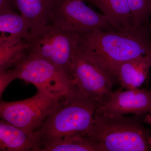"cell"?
<instances>
[{
  "label": "cell",
  "instance_id": "21",
  "mask_svg": "<svg viewBox=\"0 0 151 151\" xmlns=\"http://www.w3.org/2000/svg\"><path fill=\"white\" fill-rule=\"evenodd\" d=\"M147 30L148 31L149 33H150L151 35V19L150 20V25H149V29H147Z\"/></svg>",
  "mask_w": 151,
  "mask_h": 151
},
{
  "label": "cell",
  "instance_id": "15",
  "mask_svg": "<svg viewBox=\"0 0 151 151\" xmlns=\"http://www.w3.org/2000/svg\"><path fill=\"white\" fill-rule=\"evenodd\" d=\"M28 45L24 40L1 34L0 37V70L14 68L27 53Z\"/></svg>",
  "mask_w": 151,
  "mask_h": 151
},
{
  "label": "cell",
  "instance_id": "9",
  "mask_svg": "<svg viewBox=\"0 0 151 151\" xmlns=\"http://www.w3.org/2000/svg\"><path fill=\"white\" fill-rule=\"evenodd\" d=\"M96 113L111 115L151 113V92L145 89L119 90L113 92L107 103L99 106Z\"/></svg>",
  "mask_w": 151,
  "mask_h": 151
},
{
  "label": "cell",
  "instance_id": "5",
  "mask_svg": "<svg viewBox=\"0 0 151 151\" xmlns=\"http://www.w3.org/2000/svg\"><path fill=\"white\" fill-rule=\"evenodd\" d=\"M71 72L73 83L99 106L110 100L116 81L113 74L96 56L78 45L72 55Z\"/></svg>",
  "mask_w": 151,
  "mask_h": 151
},
{
  "label": "cell",
  "instance_id": "14",
  "mask_svg": "<svg viewBox=\"0 0 151 151\" xmlns=\"http://www.w3.org/2000/svg\"><path fill=\"white\" fill-rule=\"evenodd\" d=\"M40 151H105L99 143L93 140L84 133H76L43 141Z\"/></svg>",
  "mask_w": 151,
  "mask_h": 151
},
{
  "label": "cell",
  "instance_id": "12",
  "mask_svg": "<svg viewBox=\"0 0 151 151\" xmlns=\"http://www.w3.org/2000/svg\"><path fill=\"white\" fill-rule=\"evenodd\" d=\"M111 26L116 30L135 26L128 0H92Z\"/></svg>",
  "mask_w": 151,
  "mask_h": 151
},
{
  "label": "cell",
  "instance_id": "24",
  "mask_svg": "<svg viewBox=\"0 0 151 151\" xmlns=\"http://www.w3.org/2000/svg\"><path fill=\"white\" fill-rule=\"evenodd\" d=\"M150 92H151V90H150Z\"/></svg>",
  "mask_w": 151,
  "mask_h": 151
},
{
  "label": "cell",
  "instance_id": "22",
  "mask_svg": "<svg viewBox=\"0 0 151 151\" xmlns=\"http://www.w3.org/2000/svg\"><path fill=\"white\" fill-rule=\"evenodd\" d=\"M149 144H150V148L151 149V136L149 137Z\"/></svg>",
  "mask_w": 151,
  "mask_h": 151
},
{
  "label": "cell",
  "instance_id": "8",
  "mask_svg": "<svg viewBox=\"0 0 151 151\" xmlns=\"http://www.w3.org/2000/svg\"><path fill=\"white\" fill-rule=\"evenodd\" d=\"M49 24L78 34L95 30H116L102 14L95 12L80 0H55Z\"/></svg>",
  "mask_w": 151,
  "mask_h": 151
},
{
  "label": "cell",
  "instance_id": "19",
  "mask_svg": "<svg viewBox=\"0 0 151 151\" xmlns=\"http://www.w3.org/2000/svg\"><path fill=\"white\" fill-rule=\"evenodd\" d=\"M16 10L12 0H0V14L15 12Z\"/></svg>",
  "mask_w": 151,
  "mask_h": 151
},
{
  "label": "cell",
  "instance_id": "16",
  "mask_svg": "<svg viewBox=\"0 0 151 151\" xmlns=\"http://www.w3.org/2000/svg\"><path fill=\"white\" fill-rule=\"evenodd\" d=\"M30 27L26 19L16 12L0 14V31L10 37L23 40L29 35Z\"/></svg>",
  "mask_w": 151,
  "mask_h": 151
},
{
  "label": "cell",
  "instance_id": "6",
  "mask_svg": "<svg viewBox=\"0 0 151 151\" xmlns=\"http://www.w3.org/2000/svg\"><path fill=\"white\" fill-rule=\"evenodd\" d=\"M13 68L18 79L53 96H64L75 85L73 78L54 64L28 52Z\"/></svg>",
  "mask_w": 151,
  "mask_h": 151
},
{
  "label": "cell",
  "instance_id": "11",
  "mask_svg": "<svg viewBox=\"0 0 151 151\" xmlns=\"http://www.w3.org/2000/svg\"><path fill=\"white\" fill-rule=\"evenodd\" d=\"M151 68V54L138 57L119 64L114 71L117 81L126 89L139 88L145 81Z\"/></svg>",
  "mask_w": 151,
  "mask_h": 151
},
{
  "label": "cell",
  "instance_id": "2",
  "mask_svg": "<svg viewBox=\"0 0 151 151\" xmlns=\"http://www.w3.org/2000/svg\"><path fill=\"white\" fill-rule=\"evenodd\" d=\"M99 107L76 85L62 97L35 133L43 141L76 133H86L92 127Z\"/></svg>",
  "mask_w": 151,
  "mask_h": 151
},
{
  "label": "cell",
  "instance_id": "3",
  "mask_svg": "<svg viewBox=\"0 0 151 151\" xmlns=\"http://www.w3.org/2000/svg\"><path fill=\"white\" fill-rule=\"evenodd\" d=\"M145 114L132 117L95 112L86 136L100 144L105 151H147L151 130L144 127Z\"/></svg>",
  "mask_w": 151,
  "mask_h": 151
},
{
  "label": "cell",
  "instance_id": "20",
  "mask_svg": "<svg viewBox=\"0 0 151 151\" xmlns=\"http://www.w3.org/2000/svg\"><path fill=\"white\" fill-rule=\"evenodd\" d=\"M144 122V123L151 125V113L146 115Z\"/></svg>",
  "mask_w": 151,
  "mask_h": 151
},
{
  "label": "cell",
  "instance_id": "13",
  "mask_svg": "<svg viewBox=\"0 0 151 151\" xmlns=\"http://www.w3.org/2000/svg\"><path fill=\"white\" fill-rule=\"evenodd\" d=\"M17 9L28 23L30 29L49 24L55 0H12Z\"/></svg>",
  "mask_w": 151,
  "mask_h": 151
},
{
  "label": "cell",
  "instance_id": "17",
  "mask_svg": "<svg viewBox=\"0 0 151 151\" xmlns=\"http://www.w3.org/2000/svg\"><path fill=\"white\" fill-rule=\"evenodd\" d=\"M132 20L136 27L145 26L151 15V0H128Z\"/></svg>",
  "mask_w": 151,
  "mask_h": 151
},
{
  "label": "cell",
  "instance_id": "1",
  "mask_svg": "<svg viewBox=\"0 0 151 151\" xmlns=\"http://www.w3.org/2000/svg\"><path fill=\"white\" fill-rule=\"evenodd\" d=\"M78 46L100 60L113 76L122 63L151 54V38L145 26L78 34Z\"/></svg>",
  "mask_w": 151,
  "mask_h": 151
},
{
  "label": "cell",
  "instance_id": "7",
  "mask_svg": "<svg viewBox=\"0 0 151 151\" xmlns=\"http://www.w3.org/2000/svg\"><path fill=\"white\" fill-rule=\"evenodd\" d=\"M37 90L31 98L21 101H1V119L23 129L35 132L62 98Z\"/></svg>",
  "mask_w": 151,
  "mask_h": 151
},
{
  "label": "cell",
  "instance_id": "18",
  "mask_svg": "<svg viewBox=\"0 0 151 151\" xmlns=\"http://www.w3.org/2000/svg\"><path fill=\"white\" fill-rule=\"evenodd\" d=\"M18 79V74L14 68L10 70H0V97L9 84L13 80Z\"/></svg>",
  "mask_w": 151,
  "mask_h": 151
},
{
  "label": "cell",
  "instance_id": "10",
  "mask_svg": "<svg viewBox=\"0 0 151 151\" xmlns=\"http://www.w3.org/2000/svg\"><path fill=\"white\" fill-rule=\"evenodd\" d=\"M41 140L35 132L0 121V151H40Z\"/></svg>",
  "mask_w": 151,
  "mask_h": 151
},
{
  "label": "cell",
  "instance_id": "23",
  "mask_svg": "<svg viewBox=\"0 0 151 151\" xmlns=\"http://www.w3.org/2000/svg\"><path fill=\"white\" fill-rule=\"evenodd\" d=\"M80 1H87L89 2H92V0H80Z\"/></svg>",
  "mask_w": 151,
  "mask_h": 151
},
{
  "label": "cell",
  "instance_id": "4",
  "mask_svg": "<svg viewBox=\"0 0 151 151\" xmlns=\"http://www.w3.org/2000/svg\"><path fill=\"white\" fill-rule=\"evenodd\" d=\"M78 39V33L48 24L30 31L23 40L28 45V54L51 63L72 78V57Z\"/></svg>",
  "mask_w": 151,
  "mask_h": 151
}]
</instances>
